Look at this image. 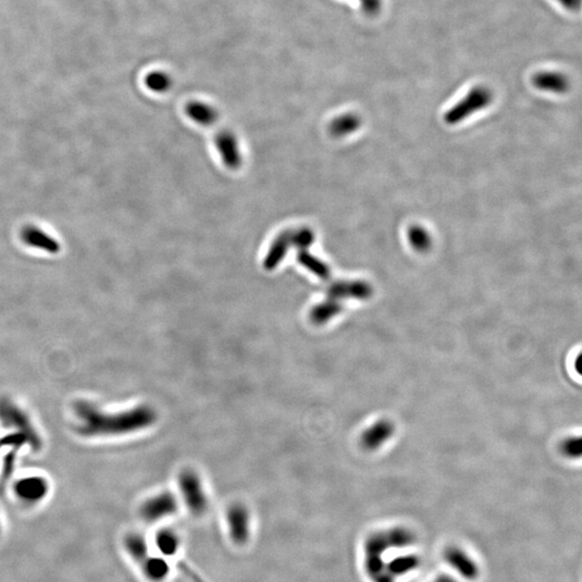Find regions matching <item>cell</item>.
Instances as JSON below:
<instances>
[{"mask_svg": "<svg viewBox=\"0 0 582 582\" xmlns=\"http://www.w3.org/2000/svg\"><path fill=\"white\" fill-rule=\"evenodd\" d=\"M74 410L78 420V434L87 438L128 435L149 428L158 420L155 409L146 405L107 413L81 400L75 403Z\"/></svg>", "mask_w": 582, "mask_h": 582, "instance_id": "6da1fadb", "label": "cell"}, {"mask_svg": "<svg viewBox=\"0 0 582 582\" xmlns=\"http://www.w3.org/2000/svg\"><path fill=\"white\" fill-rule=\"evenodd\" d=\"M0 422L5 427L13 428L18 434L24 436L27 440V445L34 451L41 450L43 441L27 414L11 400L5 398L0 399Z\"/></svg>", "mask_w": 582, "mask_h": 582, "instance_id": "7a4b0ae2", "label": "cell"}, {"mask_svg": "<svg viewBox=\"0 0 582 582\" xmlns=\"http://www.w3.org/2000/svg\"><path fill=\"white\" fill-rule=\"evenodd\" d=\"M178 482L189 511L198 517L205 515L208 510V498L198 473L193 470H183L178 478Z\"/></svg>", "mask_w": 582, "mask_h": 582, "instance_id": "3957f363", "label": "cell"}, {"mask_svg": "<svg viewBox=\"0 0 582 582\" xmlns=\"http://www.w3.org/2000/svg\"><path fill=\"white\" fill-rule=\"evenodd\" d=\"M227 535L233 545L244 548L251 539V515L243 504H233L225 513Z\"/></svg>", "mask_w": 582, "mask_h": 582, "instance_id": "277c9868", "label": "cell"}, {"mask_svg": "<svg viewBox=\"0 0 582 582\" xmlns=\"http://www.w3.org/2000/svg\"><path fill=\"white\" fill-rule=\"evenodd\" d=\"M492 98V92L489 89L475 87L468 93L464 100H460L456 105L447 110L445 115V122L451 125L462 122L475 111L482 110L490 105Z\"/></svg>", "mask_w": 582, "mask_h": 582, "instance_id": "5b68a950", "label": "cell"}, {"mask_svg": "<svg viewBox=\"0 0 582 582\" xmlns=\"http://www.w3.org/2000/svg\"><path fill=\"white\" fill-rule=\"evenodd\" d=\"M178 511V502L170 492H163L148 498L140 506V517L148 523H155L165 517L175 515Z\"/></svg>", "mask_w": 582, "mask_h": 582, "instance_id": "8992f818", "label": "cell"}, {"mask_svg": "<svg viewBox=\"0 0 582 582\" xmlns=\"http://www.w3.org/2000/svg\"><path fill=\"white\" fill-rule=\"evenodd\" d=\"M372 295V287L363 280H342L335 282L327 289V297L335 300L344 299L368 300Z\"/></svg>", "mask_w": 582, "mask_h": 582, "instance_id": "52a82bcc", "label": "cell"}, {"mask_svg": "<svg viewBox=\"0 0 582 582\" xmlns=\"http://www.w3.org/2000/svg\"><path fill=\"white\" fill-rule=\"evenodd\" d=\"M215 142L225 166L230 170H238L242 166V155L234 134L230 131H221L216 135Z\"/></svg>", "mask_w": 582, "mask_h": 582, "instance_id": "ba28073f", "label": "cell"}, {"mask_svg": "<svg viewBox=\"0 0 582 582\" xmlns=\"http://www.w3.org/2000/svg\"><path fill=\"white\" fill-rule=\"evenodd\" d=\"M15 494L26 504H37L48 495L49 483L41 477H28L20 480L14 486Z\"/></svg>", "mask_w": 582, "mask_h": 582, "instance_id": "9c48e42d", "label": "cell"}, {"mask_svg": "<svg viewBox=\"0 0 582 582\" xmlns=\"http://www.w3.org/2000/svg\"><path fill=\"white\" fill-rule=\"evenodd\" d=\"M395 426L390 421L380 420L367 428L360 437V445L367 451L377 450L392 437Z\"/></svg>", "mask_w": 582, "mask_h": 582, "instance_id": "30bf717a", "label": "cell"}, {"mask_svg": "<svg viewBox=\"0 0 582 582\" xmlns=\"http://www.w3.org/2000/svg\"><path fill=\"white\" fill-rule=\"evenodd\" d=\"M144 576L151 582H164L172 572L170 560L157 553H150L139 564Z\"/></svg>", "mask_w": 582, "mask_h": 582, "instance_id": "8fae6325", "label": "cell"}, {"mask_svg": "<svg viewBox=\"0 0 582 582\" xmlns=\"http://www.w3.org/2000/svg\"><path fill=\"white\" fill-rule=\"evenodd\" d=\"M293 245V230H286L280 233L273 240L270 249L265 256L263 267L265 270L272 271L278 267L287 255L288 250Z\"/></svg>", "mask_w": 582, "mask_h": 582, "instance_id": "7c38bea8", "label": "cell"}, {"mask_svg": "<svg viewBox=\"0 0 582 582\" xmlns=\"http://www.w3.org/2000/svg\"><path fill=\"white\" fill-rule=\"evenodd\" d=\"M533 83L539 90L557 94L568 92L570 89V80L568 77L557 71H541L536 74L533 77Z\"/></svg>", "mask_w": 582, "mask_h": 582, "instance_id": "4fadbf2b", "label": "cell"}, {"mask_svg": "<svg viewBox=\"0 0 582 582\" xmlns=\"http://www.w3.org/2000/svg\"><path fill=\"white\" fill-rule=\"evenodd\" d=\"M155 546L159 555L170 560L180 552L183 547V540L175 530L163 528L155 535Z\"/></svg>", "mask_w": 582, "mask_h": 582, "instance_id": "5bb4252c", "label": "cell"}, {"mask_svg": "<svg viewBox=\"0 0 582 582\" xmlns=\"http://www.w3.org/2000/svg\"><path fill=\"white\" fill-rule=\"evenodd\" d=\"M23 238L28 245L47 253L58 254L60 251V244L58 240L37 227H26L25 230L23 231Z\"/></svg>", "mask_w": 582, "mask_h": 582, "instance_id": "9a60e30c", "label": "cell"}, {"mask_svg": "<svg viewBox=\"0 0 582 582\" xmlns=\"http://www.w3.org/2000/svg\"><path fill=\"white\" fill-rule=\"evenodd\" d=\"M342 311V302L327 298V300L322 301V302L316 304L315 306H313L310 312V320L314 325H325L330 320H333L335 316L341 314Z\"/></svg>", "mask_w": 582, "mask_h": 582, "instance_id": "2e32d148", "label": "cell"}, {"mask_svg": "<svg viewBox=\"0 0 582 582\" xmlns=\"http://www.w3.org/2000/svg\"><path fill=\"white\" fill-rule=\"evenodd\" d=\"M186 113L193 122L198 123L203 126H210V125L215 124L217 122V110L212 106L202 103V102H197V100L190 102L186 106Z\"/></svg>", "mask_w": 582, "mask_h": 582, "instance_id": "e0dca14e", "label": "cell"}, {"mask_svg": "<svg viewBox=\"0 0 582 582\" xmlns=\"http://www.w3.org/2000/svg\"><path fill=\"white\" fill-rule=\"evenodd\" d=\"M124 548L128 557L138 565L150 555L147 539L138 533H132L125 537Z\"/></svg>", "mask_w": 582, "mask_h": 582, "instance_id": "ac0fdd59", "label": "cell"}, {"mask_svg": "<svg viewBox=\"0 0 582 582\" xmlns=\"http://www.w3.org/2000/svg\"><path fill=\"white\" fill-rule=\"evenodd\" d=\"M361 124V120L355 113H345L335 117L330 123L329 131L335 137H343L356 132Z\"/></svg>", "mask_w": 582, "mask_h": 582, "instance_id": "d6986e66", "label": "cell"}, {"mask_svg": "<svg viewBox=\"0 0 582 582\" xmlns=\"http://www.w3.org/2000/svg\"><path fill=\"white\" fill-rule=\"evenodd\" d=\"M298 261L320 280H327L330 278V269L324 261L309 253V249H299Z\"/></svg>", "mask_w": 582, "mask_h": 582, "instance_id": "ffe728a7", "label": "cell"}, {"mask_svg": "<svg viewBox=\"0 0 582 582\" xmlns=\"http://www.w3.org/2000/svg\"><path fill=\"white\" fill-rule=\"evenodd\" d=\"M146 85L153 92H166L172 87V79L163 71H153L146 77Z\"/></svg>", "mask_w": 582, "mask_h": 582, "instance_id": "44dd1931", "label": "cell"}, {"mask_svg": "<svg viewBox=\"0 0 582 582\" xmlns=\"http://www.w3.org/2000/svg\"><path fill=\"white\" fill-rule=\"evenodd\" d=\"M409 240L411 245L418 251H426L432 245L429 234L421 227H411L409 231Z\"/></svg>", "mask_w": 582, "mask_h": 582, "instance_id": "7402d4cb", "label": "cell"}, {"mask_svg": "<svg viewBox=\"0 0 582 582\" xmlns=\"http://www.w3.org/2000/svg\"><path fill=\"white\" fill-rule=\"evenodd\" d=\"M315 240V234L310 227H303L293 230V245L299 249H309Z\"/></svg>", "mask_w": 582, "mask_h": 582, "instance_id": "603a6c76", "label": "cell"}, {"mask_svg": "<svg viewBox=\"0 0 582 582\" xmlns=\"http://www.w3.org/2000/svg\"><path fill=\"white\" fill-rule=\"evenodd\" d=\"M563 454L568 458H577L581 455V439L579 437H572L565 440L562 443Z\"/></svg>", "mask_w": 582, "mask_h": 582, "instance_id": "cb8c5ba5", "label": "cell"}, {"mask_svg": "<svg viewBox=\"0 0 582 582\" xmlns=\"http://www.w3.org/2000/svg\"><path fill=\"white\" fill-rule=\"evenodd\" d=\"M25 445H27V440L18 432L0 439V450L3 447H13L14 449H19V447Z\"/></svg>", "mask_w": 582, "mask_h": 582, "instance_id": "d4e9b609", "label": "cell"}, {"mask_svg": "<svg viewBox=\"0 0 582 582\" xmlns=\"http://www.w3.org/2000/svg\"><path fill=\"white\" fill-rule=\"evenodd\" d=\"M360 7L365 14L374 16L382 10V0H359Z\"/></svg>", "mask_w": 582, "mask_h": 582, "instance_id": "484cf974", "label": "cell"}, {"mask_svg": "<svg viewBox=\"0 0 582 582\" xmlns=\"http://www.w3.org/2000/svg\"><path fill=\"white\" fill-rule=\"evenodd\" d=\"M14 466L15 452H11L5 456V460H3V470H1V475H0L1 482H5V480L11 477L13 471H14Z\"/></svg>", "mask_w": 582, "mask_h": 582, "instance_id": "4316f807", "label": "cell"}, {"mask_svg": "<svg viewBox=\"0 0 582 582\" xmlns=\"http://www.w3.org/2000/svg\"><path fill=\"white\" fill-rule=\"evenodd\" d=\"M557 1L570 11L579 10L580 3H581V0H557Z\"/></svg>", "mask_w": 582, "mask_h": 582, "instance_id": "83f0119b", "label": "cell"}]
</instances>
